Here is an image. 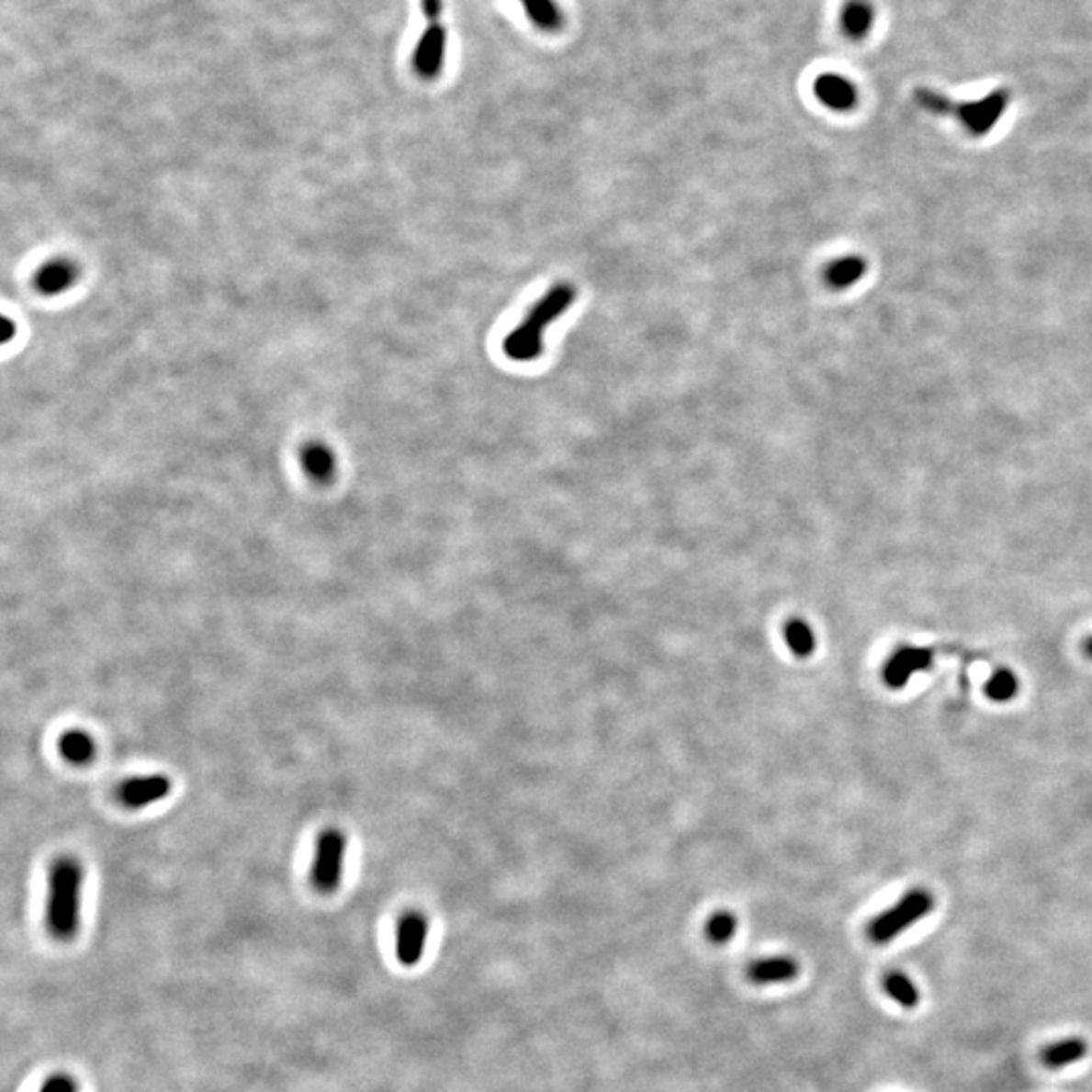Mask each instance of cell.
<instances>
[{
	"mask_svg": "<svg viewBox=\"0 0 1092 1092\" xmlns=\"http://www.w3.org/2000/svg\"><path fill=\"white\" fill-rule=\"evenodd\" d=\"M84 866L72 856L53 861L49 874V895L45 923L57 940H72L79 930V908H82Z\"/></svg>",
	"mask_w": 1092,
	"mask_h": 1092,
	"instance_id": "1",
	"label": "cell"
},
{
	"mask_svg": "<svg viewBox=\"0 0 1092 1092\" xmlns=\"http://www.w3.org/2000/svg\"><path fill=\"white\" fill-rule=\"evenodd\" d=\"M1011 94L1008 87H997L989 96L974 99V102H953L947 96L929 87H918L915 92V102L929 114L953 116L957 118L971 136L981 138L996 128L999 118L1006 114Z\"/></svg>",
	"mask_w": 1092,
	"mask_h": 1092,
	"instance_id": "2",
	"label": "cell"
},
{
	"mask_svg": "<svg viewBox=\"0 0 1092 1092\" xmlns=\"http://www.w3.org/2000/svg\"><path fill=\"white\" fill-rule=\"evenodd\" d=\"M575 287L570 284H557L553 289L540 298V302L530 310V314L518 328H514L504 343V353L518 360V363H528L535 360L543 353V336L545 328L553 324L555 320L573 304Z\"/></svg>",
	"mask_w": 1092,
	"mask_h": 1092,
	"instance_id": "3",
	"label": "cell"
},
{
	"mask_svg": "<svg viewBox=\"0 0 1092 1092\" xmlns=\"http://www.w3.org/2000/svg\"><path fill=\"white\" fill-rule=\"evenodd\" d=\"M935 908V896L925 888H915L906 893L898 903L870 920L866 935L876 945H884L888 940L903 935L917 920L925 918Z\"/></svg>",
	"mask_w": 1092,
	"mask_h": 1092,
	"instance_id": "4",
	"label": "cell"
},
{
	"mask_svg": "<svg viewBox=\"0 0 1092 1092\" xmlns=\"http://www.w3.org/2000/svg\"><path fill=\"white\" fill-rule=\"evenodd\" d=\"M346 858V836L336 827H326L318 838L312 866V884L324 895L334 893L343 883Z\"/></svg>",
	"mask_w": 1092,
	"mask_h": 1092,
	"instance_id": "5",
	"label": "cell"
},
{
	"mask_svg": "<svg viewBox=\"0 0 1092 1092\" xmlns=\"http://www.w3.org/2000/svg\"><path fill=\"white\" fill-rule=\"evenodd\" d=\"M429 937V923L423 913L409 910L399 920L397 927V959L405 967H415L425 953Z\"/></svg>",
	"mask_w": 1092,
	"mask_h": 1092,
	"instance_id": "6",
	"label": "cell"
},
{
	"mask_svg": "<svg viewBox=\"0 0 1092 1092\" xmlns=\"http://www.w3.org/2000/svg\"><path fill=\"white\" fill-rule=\"evenodd\" d=\"M933 664V649L903 646L884 664L883 678L888 688L900 690L917 672H925Z\"/></svg>",
	"mask_w": 1092,
	"mask_h": 1092,
	"instance_id": "7",
	"label": "cell"
},
{
	"mask_svg": "<svg viewBox=\"0 0 1092 1092\" xmlns=\"http://www.w3.org/2000/svg\"><path fill=\"white\" fill-rule=\"evenodd\" d=\"M170 791H173V781L166 775H140L126 779L118 789V797L126 807L140 809L168 797Z\"/></svg>",
	"mask_w": 1092,
	"mask_h": 1092,
	"instance_id": "8",
	"label": "cell"
},
{
	"mask_svg": "<svg viewBox=\"0 0 1092 1092\" xmlns=\"http://www.w3.org/2000/svg\"><path fill=\"white\" fill-rule=\"evenodd\" d=\"M445 41H447V35H445V28L435 23V25H429L427 31L421 35L419 43L415 47V55H413V63L415 69L419 72V75H423L427 79L439 75L444 67V57H445Z\"/></svg>",
	"mask_w": 1092,
	"mask_h": 1092,
	"instance_id": "9",
	"label": "cell"
},
{
	"mask_svg": "<svg viewBox=\"0 0 1092 1092\" xmlns=\"http://www.w3.org/2000/svg\"><path fill=\"white\" fill-rule=\"evenodd\" d=\"M749 979L757 985H777L789 984L799 975V963L794 957L773 955L757 959L747 969Z\"/></svg>",
	"mask_w": 1092,
	"mask_h": 1092,
	"instance_id": "10",
	"label": "cell"
},
{
	"mask_svg": "<svg viewBox=\"0 0 1092 1092\" xmlns=\"http://www.w3.org/2000/svg\"><path fill=\"white\" fill-rule=\"evenodd\" d=\"M814 92L821 104L827 106L829 109H836V112H848V109L854 107L858 102L856 87L851 85L846 77L836 73H824L817 77Z\"/></svg>",
	"mask_w": 1092,
	"mask_h": 1092,
	"instance_id": "11",
	"label": "cell"
},
{
	"mask_svg": "<svg viewBox=\"0 0 1092 1092\" xmlns=\"http://www.w3.org/2000/svg\"><path fill=\"white\" fill-rule=\"evenodd\" d=\"M1088 1054V1044L1082 1038H1066V1040H1060L1056 1044H1050L1044 1050H1041V1062H1044L1046 1068L1052 1070H1058V1068H1064L1070 1064H1076L1078 1060H1082Z\"/></svg>",
	"mask_w": 1092,
	"mask_h": 1092,
	"instance_id": "12",
	"label": "cell"
},
{
	"mask_svg": "<svg viewBox=\"0 0 1092 1092\" xmlns=\"http://www.w3.org/2000/svg\"><path fill=\"white\" fill-rule=\"evenodd\" d=\"M839 23L850 39H864L874 25V8L868 0H850L839 15Z\"/></svg>",
	"mask_w": 1092,
	"mask_h": 1092,
	"instance_id": "13",
	"label": "cell"
},
{
	"mask_svg": "<svg viewBox=\"0 0 1092 1092\" xmlns=\"http://www.w3.org/2000/svg\"><path fill=\"white\" fill-rule=\"evenodd\" d=\"M59 753L72 765H87L96 757V740L84 730H67L59 738Z\"/></svg>",
	"mask_w": 1092,
	"mask_h": 1092,
	"instance_id": "14",
	"label": "cell"
},
{
	"mask_svg": "<svg viewBox=\"0 0 1092 1092\" xmlns=\"http://www.w3.org/2000/svg\"><path fill=\"white\" fill-rule=\"evenodd\" d=\"M866 262L861 257L856 255H850V257H841L836 259V262H831L826 267V282L829 287L834 289H846L851 287L856 282H860L861 277L866 274Z\"/></svg>",
	"mask_w": 1092,
	"mask_h": 1092,
	"instance_id": "15",
	"label": "cell"
},
{
	"mask_svg": "<svg viewBox=\"0 0 1092 1092\" xmlns=\"http://www.w3.org/2000/svg\"><path fill=\"white\" fill-rule=\"evenodd\" d=\"M783 636H785L787 647L794 651V656L799 659H805L816 651L817 641H816L814 627H811L805 619L791 617L785 624Z\"/></svg>",
	"mask_w": 1092,
	"mask_h": 1092,
	"instance_id": "16",
	"label": "cell"
},
{
	"mask_svg": "<svg viewBox=\"0 0 1092 1092\" xmlns=\"http://www.w3.org/2000/svg\"><path fill=\"white\" fill-rule=\"evenodd\" d=\"M883 987L886 991L888 997H893L898 1006H903L906 1009H913L918 1006L920 1001V994L917 985L910 981L908 975L900 974V971H890V974L884 975L883 981Z\"/></svg>",
	"mask_w": 1092,
	"mask_h": 1092,
	"instance_id": "17",
	"label": "cell"
},
{
	"mask_svg": "<svg viewBox=\"0 0 1092 1092\" xmlns=\"http://www.w3.org/2000/svg\"><path fill=\"white\" fill-rule=\"evenodd\" d=\"M737 929H738V918L735 917V913H730V910H716V913L708 917L706 927H704L708 940L715 945L730 943V940H733L737 935Z\"/></svg>",
	"mask_w": 1092,
	"mask_h": 1092,
	"instance_id": "18",
	"label": "cell"
},
{
	"mask_svg": "<svg viewBox=\"0 0 1092 1092\" xmlns=\"http://www.w3.org/2000/svg\"><path fill=\"white\" fill-rule=\"evenodd\" d=\"M1018 690L1019 682L1009 668L996 670L985 682V694L989 700H994V703H1008V700L1018 694Z\"/></svg>",
	"mask_w": 1092,
	"mask_h": 1092,
	"instance_id": "19",
	"label": "cell"
},
{
	"mask_svg": "<svg viewBox=\"0 0 1092 1092\" xmlns=\"http://www.w3.org/2000/svg\"><path fill=\"white\" fill-rule=\"evenodd\" d=\"M526 13L536 27L555 31L560 27V11L555 0H523Z\"/></svg>",
	"mask_w": 1092,
	"mask_h": 1092,
	"instance_id": "20",
	"label": "cell"
},
{
	"mask_svg": "<svg viewBox=\"0 0 1092 1092\" xmlns=\"http://www.w3.org/2000/svg\"><path fill=\"white\" fill-rule=\"evenodd\" d=\"M306 467L310 469V474L312 476L324 479V478H328L330 469H332V462H330V457L324 452L314 449V452H310L306 456Z\"/></svg>",
	"mask_w": 1092,
	"mask_h": 1092,
	"instance_id": "21",
	"label": "cell"
},
{
	"mask_svg": "<svg viewBox=\"0 0 1092 1092\" xmlns=\"http://www.w3.org/2000/svg\"><path fill=\"white\" fill-rule=\"evenodd\" d=\"M39 1092H77V1085L72 1076L67 1075H53L45 1080V1085Z\"/></svg>",
	"mask_w": 1092,
	"mask_h": 1092,
	"instance_id": "22",
	"label": "cell"
},
{
	"mask_svg": "<svg viewBox=\"0 0 1092 1092\" xmlns=\"http://www.w3.org/2000/svg\"><path fill=\"white\" fill-rule=\"evenodd\" d=\"M442 8H444V0H421V11H423L425 18L431 25L439 23Z\"/></svg>",
	"mask_w": 1092,
	"mask_h": 1092,
	"instance_id": "23",
	"label": "cell"
},
{
	"mask_svg": "<svg viewBox=\"0 0 1092 1092\" xmlns=\"http://www.w3.org/2000/svg\"><path fill=\"white\" fill-rule=\"evenodd\" d=\"M1082 649H1085V654L1092 659V636L1085 641V646H1082Z\"/></svg>",
	"mask_w": 1092,
	"mask_h": 1092,
	"instance_id": "24",
	"label": "cell"
}]
</instances>
